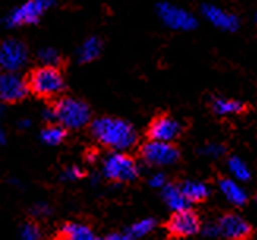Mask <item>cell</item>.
<instances>
[{"label": "cell", "instance_id": "ac0fdd59", "mask_svg": "<svg viewBox=\"0 0 257 240\" xmlns=\"http://www.w3.org/2000/svg\"><path fill=\"white\" fill-rule=\"evenodd\" d=\"M101 49H103V43L98 37L87 38L79 46V49H77V60L81 63H90L98 59L99 54H101Z\"/></svg>", "mask_w": 257, "mask_h": 240}, {"label": "cell", "instance_id": "277c9868", "mask_svg": "<svg viewBox=\"0 0 257 240\" xmlns=\"http://www.w3.org/2000/svg\"><path fill=\"white\" fill-rule=\"evenodd\" d=\"M103 174L117 184H128L139 177V165L125 152H112L104 158Z\"/></svg>", "mask_w": 257, "mask_h": 240}, {"label": "cell", "instance_id": "3957f363", "mask_svg": "<svg viewBox=\"0 0 257 240\" xmlns=\"http://www.w3.org/2000/svg\"><path fill=\"white\" fill-rule=\"evenodd\" d=\"M54 109H55V120L62 127L70 130H81L87 127L92 117L90 108L87 106V103L73 97L60 98L55 103Z\"/></svg>", "mask_w": 257, "mask_h": 240}, {"label": "cell", "instance_id": "4dcf8cb0", "mask_svg": "<svg viewBox=\"0 0 257 240\" xmlns=\"http://www.w3.org/2000/svg\"><path fill=\"white\" fill-rule=\"evenodd\" d=\"M104 240H133L128 234H118V232H114V234H109Z\"/></svg>", "mask_w": 257, "mask_h": 240}, {"label": "cell", "instance_id": "7402d4cb", "mask_svg": "<svg viewBox=\"0 0 257 240\" xmlns=\"http://www.w3.org/2000/svg\"><path fill=\"white\" fill-rule=\"evenodd\" d=\"M155 227H156L155 218H142L134 224H131V227L128 229V235L131 238H142L145 235H149Z\"/></svg>", "mask_w": 257, "mask_h": 240}, {"label": "cell", "instance_id": "9a60e30c", "mask_svg": "<svg viewBox=\"0 0 257 240\" xmlns=\"http://www.w3.org/2000/svg\"><path fill=\"white\" fill-rule=\"evenodd\" d=\"M210 106H211V111H213L219 117L237 116V114H241L244 109H246V106L243 105V101L226 98V97H219V95L211 98Z\"/></svg>", "mask_w": 257, "mask_h": 240}, {"label": "cell", "instance_id": "44dd1931", "mask_svg": "<svg viewBox=\"0 0 257 240\" xmlns=\"http://www.w3.org/2000/svg\"><path fill=\"white\" fill-rule=\"evenodd\" d=\"M66 139V128L60 123H49L41 131V141L48 145H59Z\"/></svg>", "mask_w": 257, "mask_h": 240}, {"label": "cell", "instance_id": "30bf717a", "mask_svg": "<svg viewBox=\"0 0 257 240\" xmlns=\"http://www.w3.org/2000/svg\"><path fill=\"white\" fill-rule=\"evenodd\" d=\"M221 238L226 240H246L252 234L251 224L238 213H226L216 221Z\"/></svg>", "mask_w": 257, "mask_h": 240}, {"label": "cell", "instance_id": "e0dca14e", "mask_svg": "<svg viewBox=\"0 0 257 240\" xmlns=\"http://www.w3.org/2000/svg\"><path fill=\"white\" fill-rule=\"evenodd\" d=\"M60 240H99L88 226L82 223H66L60 229Z\"/></svg>", "mask_w": 257, "mask_h": 240}, {"label": "cell", "instance_id": "8fae6325", "mask_svg": "<svg viewBox=\"0 0 257 240\" xmlns=\"http://www.w3.org/2000/svg\"><path fill=\"white\" fill-rule=\"evenodd\" d=\"M200 227H202V224H200L197 213L193 212L191 209H188L182 212H175L172 215L169 224H167V231L177 238H183V237L196 235L200 231Z\"/></svg>", "mask_w": 257, "mask_h": 240}, {"label": "cell", "instance_id": "d6a6232c", "mask_svg": "<svg viewBox=\"0 0 257 240\" xmlns=\"http://www.w3.org/2000/svg\"><path fill=\"white\" fill-rule=\"evenodd\" d=\"M4 144H5V133L2 128H0V147H2Z\"/></svg>", "mask_w": 257, "mask_h": 240}, {"label": "cell", "instance_id": "9c48e42d", "mask_svg": "<svg viewBox=\"0 0 257 240\" xmlns=\"http://www.w3.org/2000/svg\"><path fill=\"white\" fill-rule=\"evenodd\" d=\"M27 79L15 71L0 73V101L2 103H18L29 95Z\"/></svg>", "mask_w": 257, "mask_h": 240}, {"label": "cell", "instance_id": "7a4b0ae2", "mask_svg": "<svg viewBox=\"0 0 257 240\" xmlns=\"http://www.w3.org/2000/svg\"><path fill=\"white\" fill-rule=\"evenodd\" d=\"M29 90L41 98H52L65 90V77L57 66L41 65L27 77Z\"/></svg>", "mask_w": 257, "mask_h": 240}, {"label": "cell", "instance_id": "d6986e66", "mask_svg": "<svg viewBox=\"0 0 257 240\" xmlns=\"http://www.w3.org/2000/svg\"><path fill=\"white\" fill-rule=\"evenodd\" d=\"M185 196L189 199V202H202L210 196V188L207 184L200 180H186L180 185Z\"/></svg>", "mask_w": 257, "mask_h": 240}, {"label": "cell", "instance_id": "cb8c5ba5", "mask_svg": "<svg viewBox=\"0 0 257 240\" xmlns=\"http://www.w3.org/2000/svg\"><path fill=\"white\" fill-rule=\"evenodd\" d=\"M19 240H43V237H41V232L37 227V224L26 223L24 226L21 227Z\"/></svg>", "mask_w": 257, "mask_h": 240}, {"label": "cell", "instance_id": "52a82bcc", "mask_svg": "<svg viewBox=\"0 0 257 240\" xmlns=\"http://www.w3.org/2000/svg\"><path fill=\"white\" fill-rule=\"evenodd\" d=\"M156 15L161 19V22L172 30L178 32H189L197 27V19L189 11L172 5L169 2H163L156 5Z\"/></svg>", "mask_w": 257, "mask_h": 240}, {"label": "cell", "instance_id": "484cf974", "mask_svg": "<svg viewBox=\"0 0 257 240\" xmlns=\"http://www.w3.org/2000/svg\"><path fill=\"white\" fill-rule=\"evenodd\" d=\"M84 177V171L79 166H70L63 171L62 179L63 180H68V182H74V180H79Z\"/></svg>", "mask_w": 257, "mask_h": 240}, {"label": "cell", "instance_id": "1f68e13d", "mask_svg": "<svg viewBox=\"0 0 257 240\" xmlns=\"http://www.w3.org/2000/svg\"><path fill=\"white\" fill-rule=\"evenodd\" d=\"M32 125V120L30 119H22L19 120V128H29Z\"/></svg>", "mask_w": 257, "mask_h": 240}, {"label": "cell", "instance_id": "4fadbf2b", "mask_svg": "<svg viewBox=\"0 0 257 240\" xmlns=\"http://www.w3.org/2000/svg\"><path fill=\"white\" fill-rule=\"evenodd\" d=\"M202 16L210 22L211 26L222 32H237L240 29V19L230 11L222 10L213 4H205L200 8Z\"/></svg>", "mask_w": 257, "mask_h": 240}, {"label": "cell", "instance_id": "f1b7e54d", "mask_svg": "<svg viewBox=\"0 0 257 240\" xmlns=\"http://www.w3.org/2000/svg\"><path fill=\"white\" fill-rule=\"evenodd\" d=\"M49 212H51V209H49V205H46V204H37L35 207L32 209V213L35 215V216H46V215H49Z\"/></svg>", "mask_w": 257, "mask_h": 240}, {"label": "cell", "instance_id": "5b68a950", "mask_svg": "<svg viewBox=\"0 0 257 240\" xmlns=\"http://www.w3.org/2000/svg\"><path fill=\"white\" fill-rule=\"evenodd\" d=\"M55 2L57 0H27V2L10 11L4 19V24L8 29L37 24L44 15V11L52 8Z\"/></svg>", "mask_w": 257, "mask_h": 240}, {"label": "cell", "instance_id": "836d02e7", "mask_svg": "<svg viewBox=\"0 0 257 240\" xmlns=\"http://www.w3.org/2000/svg\"><path fill=\"white\" fill-rule=\"evenodd\" d=\"M2 114H4V103L0 101V117H2Z\"/></svg>", "mask_w": 257, "mask_h": 240}, {"label": "cell", "instance_id": "5bb4252c", "mask_svg": "<svg viewBox=\"0 0 257 240\" xmlns=\"http://www.w3.org/2000/svg\"><path fill=\"white\" fill-rule=\"evenodd\" d=\"M219 191L222 193V196H224L232 205H237V207H241L248 202V193L244 190L237 180L233 179H221L219 180Z\"/></svg>", "mask_w": 257, "mask_h": 240}, {"label": "cell", "instance_id": "d4e9b609", "mask_svg": "<svg viewBox=\"0 0 257 240\" xmlns=\"http://www.w3.org/2000/svg\"><path fill=\"white\" fill-rule=\"evenodd\" d=\"M202 155L205 156H210V158H219L226 153V147L219 144V142H210L207 145H204L202 148L199 150Z\"/></svg>", "mask_w": 257, "mask_h": 240}, {"label": "cell", "instance_id": "2e32d148", "mask_svg": "<svg viewBox=\"0 0 257 240\" xmlns=\"http://www.w3.org/2000/svg\"><path fill=\"white\" fill-rule=\"evenodd\" d=\"M163 199L167 207H169L174 213L188 210L191 207V202H189V199L183 194L182 188L177 185H166L163 188Z\"/></svg>", "mask_w": 257, "mask_h": 240}, {"label": "cell", "instance_id": "e575fe53", "mask_svg": "<svg viewBox=\"0 0 257 240\" xmlns=\"http://www.w3.org/2000/svg\"><path fill=\"white\" fill-rule=\"evenodd\" d=\"M255 22H257V16H255Z\"/></svg>", "mask_w": 257, "mask_h": 240}, {"label": "cell", "instance_id": "7c38bea8", "mask_svg": "<svg viewBox=\"0 0 257 240\" xmlns=\"http://www.w3.org/2000/svg\"><path fill=\"white\" fill-rule=\"evenodd\" d=\"M147 134L153 141L174 142L182 134V123L171 116H160L152 120Z\"/></svg>", "mask_w": 257, "mask_h": 240}, {"label": "cell", "instance_id": "83f0119b", "mask_svg": "<svg viewBox=\"0 0 257 240\" xmlns=\"http://www.w3.org/2000/svg\"><path fill=\"white\" fill-rule=\"evenodd\" d=\"M202 229V234L208 238H218L219 232H218V224L216 223H207L205 226L200 227Z\"/></svg>", "mask_w": 257, "mask_h": 240}, {"label": "cell", "instance_id": "d590c367", "mask_svg": "<svg viewBox=\"0 0 257 240\" xmlns=\"http://www.w3.org/2000/svg\"><path fill=\"white\" fill-rule=\"evenodd\" d=\"M255 202H257V198H255Z\"/></svg>", "mask_w": 257, "mask_h": 240}, {"label": "cell", "instance_id": "603a6c76", "mask_svg": "<svg viewBox=\"0 0 257 240\" xmlns=\"http://www.w3.org/2000/svg\"><path fill=\"white\" fill-rule=\"evenodd\" d=\"M38 60L43 65H52V66H55L60 62V54H59L57 49H54V48H43V49L38 51Z\"/></svg>", "mask_w": 257, "mask_h": 240}, {"label": "cell", "instance_id": "ba28073f", "mask_svg": "<svg viewBox=\"0 0 257 240\" xmlns=\"http://www.w3.org/2000/svg\"><path fill=\"white\" fill-rule=\"evenodd\" d=\"M29 60V49L18 38H8L0 43V68L4 71L19 73Z\"/></svg>", "mask_w": 257, "mask_h": 240}, {"label": "cell", "instance_id": "ffe728a7", "mask_svg": "<svg viewBox=\"0 0 257 240\" xmlns=\"http://www.w3.org/2000/svg\"><path fill=\"white\" fill-rule=\"evenodd\" d=\"M227 169L233 180L237 182H248L251 179V169L240 156H230L227 162Z\"/></svg>", "mask_w": 257, "mask_h": 240}, {"label": "cell", "instance_id": "4316f807", "mask_svg": "<svg viewBox=\"0 0 257 240\" xmlns=\"http://www.w3.org/2000/svg\"><path fill=\"white\" fill-rule=\"evenodd\" d=\"M149 185L152 188H164L167 185L166 176L163 173H155L150 179H149Z\"/></svg>", "mask_w": 257, "mask_h": 240}, {"label": "cell", "instance_id": "6da1fadb", "mask_svg": "<svg viewBox=\"0 0 257 240\" xmlns=\"http://www.w3.org/2000/svg\"><path fill=\"white\" fill-rule=\"evenodd\" d=\"M93 138L114 152H126L138 142V131L134 127L117 117H99L92 122Z\"/></svg>", "mask_w": 257, "mask_h": 240}, {"label": "cell", "instance_id": "f546056e", "mask_svg": "<svg viewBox=\"0 0 257 240\" xmlns=\"http://www.w3.org/2000/svg\"><path fill=\"white\" fill-rule=\"evenodd\" d=\"M41 117H43L44 120H46L48 123L54 122V120H55V109H54V106L44 108V109H43V112H41Z\"/></svg>", "mask_w": 257, "mask_h": 240}, {"label": "cell", "instance_id": "8992f818", "mask_svg": "<svg viewBox=\"0 0 257 240\" xmlns=\"http://www.w3.org/2000/svg\"><path fill=\"white\" fill-rule=\"evenodd\" d=\"M141 156L147 165L163 168L175 165L180 159V150L172 142L149 139L141 147Z\"/></svg>", "mask_w": 257, "mask_h": 240}]
</instances>
